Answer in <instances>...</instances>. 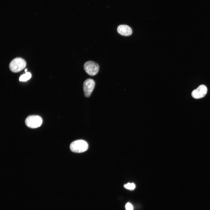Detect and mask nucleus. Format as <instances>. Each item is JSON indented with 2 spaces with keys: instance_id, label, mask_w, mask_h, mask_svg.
<instances>
[{
  "instance_id": "6e6552de",
  "label": "nucleus",
  "mask_w": 210,
  "mask_h": 210,
  "mask_svg": "<svg viewBox=\"0 0 210 210\" xmlns=\"http://www.w3.org/2000/svg\"><path fill=\"white\" fill-rule=\"evenodd\" d=\"M31 74L29 72H26L25 74L21 75L19 78V80L21 81H26L30 79L31 77Z\"/></svg>"
},
{
  "instance_id": "9d476101",
  "label": "nucleus",
  "mask_w": 210,
  "mask_h": 210,
  "mask_svg": "<svg viewBox=\"0 0 210 210\" xmlns=\"http://www.w3.org/2000/svg\"><path fill=\"white\" fill-rule=\"evenodd\" d=\"M125 208L126 210H133V209L132 205L130 203H127L126 204Z\"/></svg>"
},
{
  "instance_id": "9b49d317",
  "label": "nucleus",
  "mask_w": 210,
  "mask_h": 210,
  "mask_svg": "<svg viewBox=\"0 0 210 210\" xmlns=\"http://www.w3.org/2000/svg\"><path fill=\"white\" fill-rule=\"evenodd\" d=\"M27 69H25V71L27 72Z\"/></svg>"
},
{
  "instance_id": "7ed1b4c3",
  "label": "nucleus",
  "mask_w": 210,
  "mask_h": 210,
  "mask_svg": "<svg viewBox=\"0 0 210 210\" xmlns=\"http://www.w3.org/2000/svg\"><path fill=\"white\" fill-rule=\"evenodd\" d=\"M42 123V118L38 116L32 115L29 116L26 118L25 121L26 125L32 128L39 127L41 125Z\"/></svg>"
},
{
  "instance_id": "39448f33",
  "label": "nucleus",
  "mask_w": 210,
  "mask_h": 210,
  "mask_svg": "<svg viewBox=\"0 0 210 210\" xmlns=\"http://www.w3.org/2000/svg\"><path fill=\"white\" fill-rule=\"evenodd\" d=\"M94 81L92 79L88 78L85 80L83 84V90L85 96L87 97H89L94 88Z\"/></svg>"
},
{
  "instance_id": "423d86ee",
  "label": "nucleus",
  "mask_w": 210,
  "mask_h": 210,
  "mask_svg": "<svg viewBox=\"0 0 210 210\" xmlns=\"http://www.w3.org/2000/svg\"><path fill=\"white\" fill-rule=\"evenodd\" d=\"M207 91L206 86L201 85L192 91L191 95L192 97L195 99H200L204 97L206 94Z\"/></svg>"
},
{
  "instance_id": "1a4fd4ad",
  "label": "nucleus",
  "mask_w": 210,
  "mask_h": 210,
  "mask_svg": "<svg viewBox=\"0 0 210 210\" xmlns=\"http://www.w3.org/2000/svg\"><path fill=\"white\" fill-rule=\"evenodd\" d=\"M124 187L128 189L133 190L135 188V185L133 183H128L124 185Z\"/></svg>"
},
{
  "instance_id": "f257e3e1",
  "label": "nucleus",
  "mask_w": 210,
  "mask_h": 210,
  "mask_svg": "<svg viewBox=\"0 0 210 210\" xmlns=\"http://www.w3.org/2000/svg\"><path fill=\"white\" fill-rule=\"evenodd\" d=\"M88 144L85 141L79 140L71 143L70 148L71 151L76 153H81L86 151L88 148Z\"/></svg>"
},
{
  "instance_id": "20e7f679",
  "label": "nucleus",
  "mask_w": 210,
  "mask_h": 210,
  "mask_svg": "<svg viewBox=\"0 0 210 210\" xmlns=\"http://www.w3.org/2000/svg\"><path fill=\"white\" fill-rule=\"evenodd\" d=\"M84 69L85 72L89 75L93 76L98 72L99 69V65L92 61H88L84 65Z\"/></svg>"
},
{
  "instance_id": "f03ea898",
  "label": "nucleus",
  "mask_w": 210,
  "mask_h": 210,
  "mask_svg": "<svg viewBox=\"0 0 210 210\" xmlns=\"http://www.w3.org/2000/svg\"><path fill=\"white\" fill-rule=\"evenodd\" d=\"M26 66V62L25 60L20 57L13 59L9 64V67L10 70L14 72L20 71Z\"/></svg>"
},
{
  "instance_id": "0eeeda50",
  "label": "nucleus",
  "mask_w": 210,
  "mask_h": 210,
  "mask_svg": "<svg viewBox=\"0 0 210 210\" xmlns=\"http://www.w3.org/2000/svg\"><path fill=\"white\" fill-rule=\"evenodd\" d=\"M117 31L120 34L125 36H128L131 35L132 30L128 26L126 25H120L117 28Z\"/></svg>"
}]
</instances>
